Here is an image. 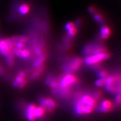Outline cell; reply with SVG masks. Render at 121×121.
<instances>
[{
    "mask_svg": "<svg viewBox=\"0 0 121 121\" xmlns=\"http://www.w3.org/2000/svg\"><path fill=\"white\" fill-rule=\"evenodd\" d=\"M105 88L106 90L109 93H115L116 92H118V89L116 87L115 84L112 85L105 84Z\"/></svg>",
    "mask_w": 121,
    "mask_h": 121,
    "instance_id": "obj_15",
    "label": "cell"
},
{
    "mask_svg": "<svg viewBox=\"0 0 121 121\" xmlns=\"http://www.w3.org/2000/svg\"><path fill=\"white\" fill-rule=\"evenodd\" d=\"M30 55V52L28 50H26V49H24V50H22L21 52V55L20 57L22 58H26L29 56Z\"/></svg>",
    "mask_w": 121,
    "mask_h": 121,
    "instance_id": "obj_21",
    "label": "cell"
},
{
    "mask_svg": "<svg viewBox=\"0 0 121 121\" xmlns=\"http://www.w3.org/2000/svg\"><path fill=\"white\" fill-rule=\"evenodd\" d=\"M22 50L21 49H18L17 48H13L12 50V52L13 53V54L16 55V56H18V57H20V55H21V52Z\"/></svg>",
    "mask_w": 121,
    "mask_h": 121,
    "instance_id": "obj_24",
    "label": "cell"
},
{
    "mask_svg": "<svg viewBox=\"0 0 121 121\" xmlns=\"http://www.w3.org/2000/svg\"><path fill=\"white\" fill-rule=\"evenodd\" d=\"M115 101L117 104H120V103H121V95H120V94H118V95H117V96L115 98Z\"/></svg>",
    "mask_w": 121,
    "mask_h": 121,
    "instance_id": "obj_32",
    "label": "cell"
},
{
    "mask_svg": "<svg viewBox=\"0 0 121 121\" xmlns=\"http://www.w3.org/2000/svg\"><path fill=\"white\" fill-rule=\"evenodd\" d=\"M77 30L75 27L68 30V35L69 36H73L76 33Z\"/></svg>",
    "mask_w": 121,
    "mask_h": 121,
    "instance_id": "obj_23",
    "label": "cell"
},
{
    "mask_svg": "<svg viewBox=\"0 0 121 121\" xmlns=\"http://www.w3.org/2000/svg\"><path fill=\"white\" fill-rule=\"evenodd\" d=\"M29 11V7L28 5L25 4H22L19 8V12L22 15H25L27 14Z\"/></svg>",
    "mask_w": 121,
    "mask_h": 121,
    "instance_id": "obj_14",
    "label": "cell"
},
{
    "mask_svg": "<svg viewBox=\"0 0 121 121\" xmlns=\"http://www.w3.org/2000/svg\"><path fill=\"white\" fill-rule=\"evenodd\" d=\"M52 80V79L51 78V77H48L47 79L46 80V83L47 84H49L51 83V82Z\"/></svg>",
    "mask_w": 121,
    "mask_h": 121,
    "instance_id": "obj_36",
    "label": "cell"
},
{
    "mask_svg": "<svg viewBox=\"0 0 121 121\" xmlns=\"http://www.w3.org/2000/svg\"><path fill=\"white\" fill-rule=\"evenodd\" d=\"M44 108L43 107H36L35 110V115L36 119H40L44 113Z\"/></svg>",
    "mask_w": 121,
    "mask_h": 121,
    "instance_id": "obj_10",
    "label": "cell"
},
{
    "mask_svg": "<svg viewBox=\"0 0 121 121\" xmlns=\"http://www.w3.org/2000/svg\"><path fill=\"white\" fill-rule=\"evenodd\" d=\"M74 27H75V24L74 23H72V22L67 23L65 26V29L67 30H69L70 29L73 28Z\"/></svg>",
    "mask_w": 121,
    "mask_h": 121,
    "instance_id": "obj_26",
    "label": "cell"
},
{
    "mask_svg": "<svg viewBox=\"0 0 121 121\" xmlns=\"http://www.w3.org/2000/svg\"><path fill=\"white\" fill-rule=\"evenodd\" d=\"M117 82V79L113 76H109L105 79V84L107 85L115 84Z\"/></svg>",
    "mask_w": 121,
    "mask_h": 121,
    "instance_id": "obj_16",
    "label": "cell"
},
{
    "mask_svg": "<svg viewBox=\"0 0 121 121\" xmlns=\"http://www.w3.org/2000/svg\"><path fill=\"white\" fill-rule=\"evenodd\" d=\"M81 103L85 105L90 106L92 108H94L96 105L95 101L93 98L90 96L85 95L81 97L80 99Z\"/></svg>",
    "mask_w": 121,
    "mask_h": 121,
    "instance_id": "obj_5",
    "label": "cell"
},
{
    "mask_svg": "<svg viewBox=\"0 0 121 121\" xmlns=\"http://www.w3.org/2000/svg\"><path fill=\"white\" fill-rule=\"evenodd\" d=\"M100 92H99L96 91V92H95V93H94V95H93L94 97H95V98L99 97V96H100Z\"/></svg>",
    "mask_w": 121,
    "mask_h": 121,
    "instance_id": "obj_37",
    "label": "cell"
},
{
    "mask_svg": "<svg viewBox=\"0 0 121 121\" xmlns=\"http://www.w3.org/2000/svg\"><path fill=\"white\" fill-rule=\"evenodd\" d=\"M35 53H36V54L37 55H40L41 54V52H42V51H41V48H36L35 49Z\"/></svg>",
    "mask_w": 121,
    "mask_h": 121,
    "instance_id": "obj_33",
    "label": "cell"
},
{
    "mask_svg": "<svg viewBox=\"0 0 121 121\" xmlns=\"http://www.w3.org/2000/svg\"><path fill=\"white\" fill-rule=\"evenodd\" d=\"M4 74V72L2 69H1V68H0V74Z\"/></svg>",
    "mask_w": 121,
    "mask_h": 121,
    "instance_id": "obj_40",
    "label": "cell"
},
{
    "mask_svg": "<svg viewBox=\"0 0 121 121\" xmlns=\"http://www.w3.org/2000/svg\"><path fill=\"white\" fill-rule=\"evenodd\" d=\"M100 32L101 34V37L104 39H105L109 36L111 33V31L107 26H104L101 28Z\"/></svg>",
    "mask_w": 121,
    "mask_h": 121,
    "instance_id": "obj_11",
    "label": "cell"
},
{
    "mask_svg": "<svg viewBox=\"0 0 121 121\" xmlns=\"http://www.w3.org/2000/svg\"><path fill=\"white\" fill-rule=\"evenodd\" d=\"M110 54L109 53H104V60H107L110 57Z\"/></svg>",
    "mask_w": 121,
    "mask_h": 121,
    "instance_id": "obj_34",
    "label": "cell"
},
{
    "mask_svg": "<svg viewBox=\"0 0 121 121\" xmlns=\"http://www.w3.org/2000/svg\"><path fill=\"white\" fill-rule=\"evenodd\" d=\"M6 62L7 65L9 67H12L14 64V56L12 52H10L6 56Z\"/></svg>",
    "mask_w": 121,
    "mask_h": 121,
    "instance_id": "obj_9",
    "label": "cell"
},
{
    "mask_svg": "<svg viewBox=\"0 0 121 121\" xmlns=\"http://www.w3.org/2000/svg\"><path fill=\"white\" fill-rule=\"evenodd\" d=\"M77 82V78L74 76L68 74L64 76L60 81V85L61 88L68 87L69 85Z\"/></svg>",
    "mask_w": 121,
    "mask_h": 121,
    "instance_id": "obj_1",
    "label": "cell"
},
{
    "mask_svg": "<svg viewBox=\"0 0 121 121\" xmlns=\"http://www.w3.org/2000/svg\"><path fill=\"white\" fill-rule=\"evenodd\" d=\"M93 17L95 20H96L98 23H99L100 24L104 23V18L99 14L96 13L93 15Z\"/></svg>",
    "mask_w": 121,
    "mask_h": 121,
    "instance_id": "obj_17",
    "label": "cell"
},
{
    "mask_svg": "<svg viewBox=\"0 0 121 121\" xmlns=\"http://www.w3.org/2000/svg\"><path fill=\"white\" fill-rule=\"evenodd\" d=\"M9 52L8 47L5 40H0V52L3 55L6 56Z\"/></svg>",
    "mask_w": 121,
    "mask_h": 121,
    "instance_id": "obj_7",
    "label": "cell"
},
{
    "mask_svg": "<svg viewBox=\"0 0 121 121\" xmlns=\"http://www.w3.org/2000/svg\"><path fill=\"white\" fill-rule=\"evenodd\" d=\"M105 78H101L98 79L95 82V85L96 86L100 87L105 85Z\"/></svg>",
    "mask_w": 121,
    "mask_h": 121,
    "instance_id": "obj_19",
    "label": "cell"
},
{
    "mask_svg": "<svg viewBox=\"0 0 121 121\" xmlns=\"http://www.w3.org/2000/svg\"><path fill=\"white\" fill-rule=\"evenodd\" d=\"M36 107L35 104H29L26 109V117L27 120L29 121H34L35 120V110Z\"/></svg>",
    "mask_w": 121,
    "mask_h": 121,
    "instance_id": "obj_4",
    "label": "cell"
},
{
    "mask_svg": "<svg viewBox=\"0 0 121 121\" xmlns=\"http://www.w3.org/2000/svg\"><path fill=\"white\" fill-rule=\"evenodd\" d=\"M13 45L15 48L21 49V50L25 47V44L23 43L18 42V41H13Z\"/></svg>",
    "mask_w": 121,
    "mask_h": 121,
    "instance_id": "obj_20",
    "label": "cell"
},
{
    "mask_svg": "<svg viewBox=\"0 0 121 121\" xmlns=\"http://www.w3.org/2000/svg\"><path fill=\"white\" fill-rule=\"evenodd\" d=\"M85 105L83 104L80 100L78 99L76 101L74 109L75 112L78 115H81L84 114V108Z\"/></svg>",
    "mask_w": 121,
    "mask_h": 121,
    "instance_id": "obj_6",
    "label": "cell"
},
{
    "mask_svg": "<svg viewBox=\"0 0 121 121\" xmlns=\"http://www.w3.org/2000/svg\"><path fill=\"white\" fill-rule=\"evenodd\" d=\"M98 75L101 78H105L107 77L108 73L105 71H101L98 73Z\"/></svg>",
    "mask_w": 121,
    "mask_h": 121,
    "instance_id": "obj_25",
    "label": "cell"
},
{
    "mask_svg": "<svg viewBox=\"0 0 121 121\" xmlns=\"http://www.w3.org/2000/svg\"><path fill=\"white\" fill-rule=\"evenodd\" d=\"M97 111L98 112H108L109 111V109L101 107H101L97 108Z\"/></svg>",
    "mask_w": 121,
    "mask_h": 121,
    "instance_id": "obj_27",
    "label": "cell"
},
{
    "mask_svg": "<svg viewBox=\"0 0 121 121\" xmlns=\"http://www.w3.org/2000/svg\"><path fill=\"white\" fill-rule=\"evenodd\" d=\"M80 23H81V21H80V20H76V26H79V25H80Z\"/></svg>",
    "mask_w": 121,
    "mask_h": 121,
    "instance_id": "obj_38",
    "label": "cell"
},
{
    "mask_svg": "<svg viewBox=\"0 0 121 121\" xmlns=\"http://www.w3.org/2000/svg\"><path fill=\"white\" fill-rule=\"evenodd\" d=\"M112 103L109 100H104L101 103V107H104L105 108H107L109 109L112 107Z\"/></svg>",
    "mask_w": 121,
    "mask_h": 121,
    "instance_id": "obj_22",
    "label": "cell"
},
{
    "mask_svg": "<svg viewBox=\"0 0 121 121\" xmlns=\"http://www.w3.org/2000/svg\"><path fill=\"white\" fill-rule=\"evenodd\" d=\"M5 41L8 45V49L10 52H11L14 48V45H13V41L11 39H6Z\"/></svg>",
    "mask_w": 121,
    "mask_h": 121,
    "instance_id": "obj_18",
    "label": "cell"
},
{
    "mask_svg": "<svg viewBox=\"0 0 121 121\" xmlns=\"http://www.w3.org/2000/svg\"><path fill=\"white\" fill-rule=\"evenodd\" d=\"M18 76L22 78H24L25 77V73L24 72H22V71L20 72L18 74Z\"/></svg>",
    "mask_w": 121,
    "mask_h": 121,
    "instance_id": "obj_35",
    "label": "cell"
},
{
    "mask_svg": "<svg viewBox=\"0 0 121 121\" xmlns=\"http://www.w3.org/2000/svg\"><path fill=\"white\" fill-rule=\"evenodd\" d=\"M11 39L13 41H18V42H21L24 43L25 42H26L28 40V38L26 36L15 35L12 36Z\"/></svg>",
    "mask_w": 121,
    "mask_h": 121,
    "instance_id": "obj_12",
    "label": "cell"
},
{
    "mask_svg": "<svg viewBox=\"0 0 121 121\" xmlns=\"http://www.w3.org/2000/svg\"><path fill=\"white\" fill-rule=\"evenodd\" d=\"M44 56L43 55H40L38 57L36 60L33 63V66L35 68L39 67L44 62Z\"/></svg>",
    "mask_w": 121,
    "mask_h": 121,
    "instance_id": "obj_13",
    "label": "cell"
},
{
    "mask_svg": "<svg viewBox=\"0 0 121 121\" xmlns=\"http://www.w3.org/2000/svg\"><path fill=\"white\" fill-rule=\"evenodd\" d=\"M13 86H15V87H18V83H17V82H16L15 81L13 82Z\"/></svg>",
    "mask_w": 121,
    "mask_h": 121,
    "instance_id": "obj_39",
    "label": "cell"
},
{
    "mask_svg": "<svg viewBox=\"0 0 121 121\" xmlns=\"http://www.w3.org/2000/svg\"><path fill=\"white\" fill-rule=\"evenodd\" d=\"M50 85L51 86V87L52 88H56V87L58 86V83L56 80H52L51 83H50Z\"/></svg>",
    "mask_w": 121,
    "mask_h": 121,
    "instance_id": "obj_28",
    "label": "cell"
},
{
    "mask_svg": "<svg viewBox=\"0 0 121 121\" xmlns=\"http://www.w3.org/2000/svg\"><path fill=\"white\" fill-rule=\"evenodd\" d=\"M88 11L91 14L94 15L95 13H96V9L95 8H94L93 7H90L88 8Z\"/></svg>",
    "mask_w": 121,
    "mask_h": 121,
    "instance_id": "obj_29",
    "label": "cell"
},
{
    "mask_svg": "<svg viewBox=\"0 0 121 121\" xmlns=\"http://www.w3.org/2000/svg\"><path fill=\"white\" fill-rule=\"evenodd\" d=\"M104 53H100V54H97L93 55L92 56L87 57L85 60L84 62L87 65H92L97 63L102 60H104Z\"/></svg>",
    "mask_w": 121,
    "mask_h": 121,
    "instance_id": "obj_2",
    "label": "cell"
},
{
    "mask_svg": "<svg viewBox=\"0 0 121 121\" xmlns=\"http://www.w3.org/2000/svg\"><path fill=\"white\" fill-rule=\"evenodd\" d=\"M45 107H47L49 111L51 112L53 108L56 107V104L55 101L52 100L50 98H45Z\"/></svg>",
    "mask_w": 121,
    "mask_h": 121,
    "instance_id": "obj_8",
    "label": "cell"
},
{
    "mask_svg": "<svg viewBox=\"0 0 121 121\" xmlns=\"http://www.w3.org/2000/svg\"><path fill=\"white\" fill-rule=\"evenodd\" d=\"M26 81L25 80H24V79H23V80L20 83H19V84H18V87L20 88H23L26 85Z\"/></svg>",
    "mask_w": 121,
    "mask_h": 121,
    "instance_id": "obj_30",
    "label": "cell"
},
{
    "mask_svg": "<svg viewBox=\"0 0 121 121\" xmlns=\"http://www.w3.org/2000/svg\"><path fill=\"white\" fill-rule=\"evenodd\" d=\"M82 60L81 59L79 58H76L74 59L70 63L69 65L66 68V71L67 73L70 72L71 71H76L80 68L81 65Z\"/></svg>",
    "mask_w": 121,
    "mask_h": 121,
    "instance_id": "obj_3",
    "label": "cell"
},
{
    "mask_svg": "<svg viewBox=\"0 0 121 121\" xmlns=\"http://www.w3.org/2000/svg\"><path fill=\"white\" fill-rule=\"evenodd\" d=\"M23 80V78H22L20 76H18L17 77H16V80H15V81L18 83V84H19V83H20Z\"/></svg>",
    "mask_w": 121,
    "mask_h": 121,
    "instance_id": "obj_31",
    "label": "cell"
}]
</instances>
